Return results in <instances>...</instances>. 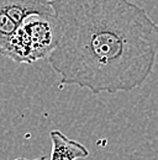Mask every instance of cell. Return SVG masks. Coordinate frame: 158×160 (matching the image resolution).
<instances>
[{
  "mask_svg": "<svg viewBox=\"0 0 158 160\" xmlns=\"http://www.w3.org/2000/svg\"><path fill=\"white\" fill-rule=\"evenodd\" d=\"M58 21L55 12L34 14L22 22L1 56L16 63L32 64L48 58L58 43Z\"/></svg>",
  "mask_w": 158,
  "mask_h": 160,
  "instance_id": "obj_2",
  "label": "cell"
},
{
  "mask_svg": "<svg viewBox=\"0 0 158 160\" xmlns=\"http://www.w3.org/2000/svg\"><path fill=\"white\" fill-rule=\"evenodd\" d=\"M20 26L0 6V54Z\"/></svg>",
  "mask_w": 158,
  "mask_h": 160,
  "instance_id": "obj_4",
  "label": "cell"
},
{
  "mask_svg": "<svg viewBox=\"0 0 158 160\" xmlns=\"http://www.w3.org/2000/svg\"><path fill=\"white\" fill-rule=\"evenodd\" d=\"M13 160H30V159H25V158H19V159H13ZM34 160H46V157H40Z\"/></svg>",
  "mask_w": 158,
  "mask_h": 160,
  "instance_id": "obj_5",
  "label": "cell"
},
{
  "mask_svg": "<svg viewBox=\"0 0 158 160\" xmlns=\"http://www.w3.org/2000/svg\"><path fill=\"white\" fill-rule=\"evenodd\" d=\"M52 140V152L50 160H78L89 157V150L82 143L68 138L61 131L55 129L50 132Z\"/></svg>",
  "mask_w": 158,
  "mask_h": 160,
  "instance_id": "obj_3",
  "label": "cell"
},
{
  "mask_svg": "<svg viewBox=\"0 0 158 160\" xmlns=\"http://www.w3.org/2000/svg\"><path fill=\"white\" fill-rule=\"evenodd\" d=\"M58 43L48 56L62 85L93 94L129 92L152 74L158 23L131 0H50Z\"/></svg>",
  "mask_w": 158,
  "mask_h": 160,
  "instance_id": "obj_1",
  "label": "cell"
}]
</instances>
